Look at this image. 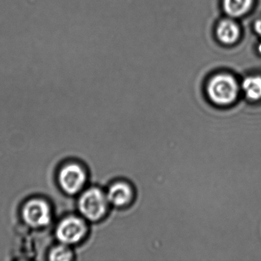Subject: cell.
<instances>
[{
  "mask_svg": "<svg viewBox=\"0 0 261 261\" xmlns=\"http://www.w3.org/2000/svg\"><path fill=\"white\" fill-rule=\"evenodd\" d=\"M209 99L218 106H228L236 100L239 88L235 79L227 74L215 76L207 85Z\"/></svg>",
  "mask_w": 261,
  "mask_h": 261,
  "instance_id": "cell-1",
  "label": "cell"
},
{
  "mask_svg": "<svg viewBox=\"0 0 261 261\" xmlns=\"http://www.w3.org/2000/svg\"><path fill=\"white\" fill-rule=\"evenodd\" d=\"M109 204L106 193L98 188H91L81 195L79 208L86 219L97 221L106 215Z\"/></svg>",
  "mask_w": 261,
  "mask_h": 261,
  "instance_id": "cell-2",
  "label": "cell"
},
{
  "mask_svg": "<svg viewBox=\"0 0 261 261\" xmlns=\"http://www.w3.org/2000/svg\"><path fill=\"white\" fill-rule=\"evenodd\" d=\"M86 224L79 217L69 216L62 220L56 229V236L62 244L69 245L82 241L87 233Z\"/></svg>",
  "mask_w": 261,
  "mask_h": 261,
  "instance_id": "cell-3",
  "label": "cell"
},
{
  "mask_svg": "<svg viewBox=\"0 0 261 261\" xmlns=\"http://www.w3.org/2000/svg\"><path fill=\"white\" fill-rule=\"evenodd\" d=\"M86 180L85 169L77 163L65 165L59 172V185L62 190L69 195L80 192L85 186Z\"/></svg>",
  "mask_w": 261,
  "mask_h": 261,
  "instance_id": "cell-4",
  "label": "cell"
},
{
  "mask_svg": "<svg viewBox=\"0 0 261 261\" xmlns=\"http://www.w3.org/2000/svg\"><path fill=\"white\" fill-rule=\"evenodd\" d=\"M22 218L31 227H45L51 221V209L46 201L34 198L25 203L22 208Z\"/></svg>",
  "mask_w": 261,
  "mask_h": 261,
  "instance_id": "cell-5",
  "label": "cell"
},
{
  "mask_svg": "<svg viewBox=\"0 0 261 261\" xmlns=\"http://www.w3.org/2000/svg\"><path fill=\"white\" fill-rule=\"evenodd\" d=\"M110 204L115 207H124L134 198V189L129 182L119 181L111 185L106 193Z\"/></svg>",
  "mask_w": 261,
  "mask_h": 261,
  "instance_id": "cell-6",
  "label": "cell"
},
{
  "mask_svg": "<svg viewBox=\"0 0 261 261\" xmlns=\"http://www.w3.org/2000/svg\"><path fill=\"white\" fill-rule=\"evenodd\" d=\"M217 35L223 43H234L240 36L239 27L233 21L225 19L218 25Z\"/></svg>",
  "mask_w": 261,
  "mask_h": 261,
  "instance_id": "cell-7",
  "label": "cell"
},
{
  "mask_svg": "<svg viewBox=\"0 0 261 261\" xmlns=\"http://www.w3.org/2000/svg\"><path fill=\"white\" fill-rule=\"evenodd\" d=\"M252 0H224V10L232 17H240L251 8Z\"/></svg>",
  "mask_w": 261,
  "mask_h": 261,
  "instance_id": "cell-8",
  "label": "cell"
},
{
  "mask_svg": "<svg viewBox=\"0 0 261 261\" xmlns=\"http://www.w3.org/2000/svg\"><path fill=\"white\" fill-rule=\"evenodd\" d=\"M242 88L247 98L250 100L261 99V77L251 76L247 77L242 84Z\"/></svg>",
  "mask_w": 261,
  "mask_h": 261,
  "instance_id": "cell-9",
  "label": "cell"
},
{
  "mask_svg": "<svg viewBox=\"0 0 261 261\" xmlns=\"http://www.w3.org/2000/svg\"><path fill=\"white\" fill-rule=\"evenodd\" d=\"M72 259V252L66 244L56 246L49 253V259L54 261H68Z\"/></svg>",
  "mask_w": 261,
  "mask_h": 261,
  "instance_id": "cell-10",
  "label": "cell"
},
{
  "mask_svg": "<svg viewBox=\"0 0 261 261\" xmlns=\"http://www.w3.org/2000/svg\"><path fill=\"white\" fill-rule=\"evenodd\" d=\"M255 30H256V33L261 37V19L256 21V23H255Z\"/></svg>",
  "mask_w": 261,
  "mask_h": 261,
  "instance_id": "cell-11",
  "label": "cell"
},
{
  "mask_svg": "<svg viewBox=\"0 0 261 261\" xmlns=\"http://www.w3.org/2000/svg\"><path fill=\"white\" fill-rule=\"evenodd\" d=\"M258 49H259V53H261V44L259 45V48H258Z\"/></svg>",
  "mask_w": 261,
  "mask_h": 261,
  "instance_id": "cell-12",
  "label": "cell"
}]
</instances>
